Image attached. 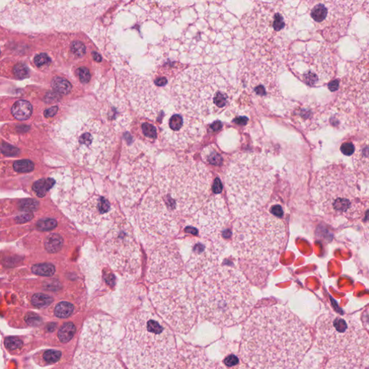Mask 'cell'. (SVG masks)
I'll use <instances>...</instances> for the list:
<instances>
[{
	"instance_id": "obj_1",
	"label": "cell",
	"mask_w": 369,
	"mask_h": 369,
	"mask_svg": "<svg viewBox=\"0 0 369 369\" xmlns=\"http://www.w3.org/2000/svg\"><path fill=\"white\" fill-rule=\"evenodd\" d=\"M307 325L282 305L263 306L243 325L239 356L254 368H296L313 345Z\"/></svg>"
},
{
	"instance_id": "obj_2",
	"label": "cell",
	"mask_w": 369,
	"mask_h": 369,
	"mask_svg": "<svg viewBox=\"0 0 369 369\" xmlns=\"http://www.w3.org/2000/svg\"><path fill=\"white\" fill-rule=\"evenodd\" d=\"M195 293L201 318L220 328L245 321L256 302L248 278L231 266H217L201 275Z\"/></svg>"
},
{
	"instance_id": "obj_3",
	"label": "cell",
	"mask_w": 369,
	"mask_h": 369,
	"mask_svg": "<svg viewBox=\"0 0 369 369\" xmlns=\"http://www.w3.org/2000/svg\"><path fill=\"white\" fill-rule=\"evenodd\" d=\"M121 350L130 368H174L177 353L173 333L148 310L137 312L127 320Z\"/></svg>"
},
{
	"instance_id": "obj_4",
	"label": "cell",
	"mask_w": 369,
	"mask_h": 369,
	"mask_svg": "<svg viewBox=\"0 0 369 369\" xmlns=\"http://www.w3.org/2000/svg\"><path fill=\"white\" fill-rule=\"evenodd\" d=\"M179 111L198 119L219 115L231 104L234 89L219 69L201 65L184 70L172 86Z\"/></svg>"
},
{
	"instance_id": "obj_5",
	"label": "cell",
	"mask_w": 369,
	"mask_h": 369,
	"mask_svg": "<svg viewBox=\"0 0 369 369\" xmlns=\"http://www.w3.org/2000/svg\"><path fill=\"white\" fill-rule=\"evenodd\" d=\"M315 346L326 358L325 368H368V333L353 317L330 313L320 315Z\"/></svg>"
},
{
	"instance_id": "obj_6",
	"label": "cell",
	"mask_w": 369,
	"mask_h": 369,
	"mask_svg": "<svg viewBox=\"0 0 369 369\" xmlns=\"http://www.w3.org/2000/svg\"><path fill=\"white\" fill-rule=\"evenodd\" d=\"M274 182L273 168L264 156L253 152L236 154L226 173L233 216L238 219L260 210L269 201Z\"/></svg>"
},
{
	"instance_id": "obj_7",
	"label": "cell",
	"mask_w": 369,
	"mask_h": 369,
	"mask_svg": "<svg viewBox=\"0 0 369 369\" xmlns=\"http://www.w3.org/2000/svg\"><path fill=\"white\" fill-rule=\"evenodd\" d=\"M360 177L343 162H335L318 172L313 196L319 214L328 217L358 220L368 211V194Z\"/></svg>"
},
{
	"instance_id": "obj_8",
	"label": "cell",
	"mask_w": 369,
	"mask_h": 369,
	"mask_svg": "<svg viewBox=\"0 0 369 369\" xmlns=\"http://www.w3.org/2000/svg\"><path fill=\"white\" fill-rule=\"evenodd\" d=\"M212 174L200 162L184 161L158 171L153 187L182 218L191 217L210 198Z\"/></svg>"
},
{
	"instance_id": "obj_9",
	"label": "cell",
	"mask_w": 369,
	"mask_h": 369,
	"mask_svg": "<svg viewBox=\"0 0 369 369\" xmlns=\"http://www.w3.org/2000/svg\"><path fill=\"white\" fill-rule=\"evenodd\" d=\"M286 239L284 222L260 210L238 218L231 234L232 246L237 256L258 266L273 264Z\"/></svg>"
},
{
	"instance_id": "obj_10",
	"label": "cell",
	"mask_w": 369,
	"mask_h": 369,
	"mask_svg": "<svg viewBox=\"0 0 369 369\" xmlns=\"http://www.w3.org/2000/svg\"><path fill=\"white\" fill-rule=\"evenodd\" d=\"M150 297L154 308L174 330L189 333L197 320V303L192 278L182 273L154 283Z\"/></svg>"
},
{
	"instance_id": "obj_11",
	"label": "cell",
	"mask_w": 369,
	"mask_h": 369,
	"mask_svg": "<svg viewBox=\"0 0 369 369\" xmlns=\"http://www.w3.org/2000/svg\"><path fill=\"white\" fill-rule=\"evenodd\" d=\"M57 136L77 163L88 167L105 166L113 155V132L95 119L78 121L70 130L60 128Z\"/></svg>"
},
{
	"instance_id": "obj_12",
	"label": "cell",
	"mask_w": 369,
	"mask_h": 369,
	"mask_svg": "<svg viewBox=\"0 0 369 369\" xmlns=\"http://www.w3.org/2000/svg\"><path fill=\"white\" fill-rule=\"evenodd\" d=\"M118 350L113 320L106 315H95L84 325L73 368H122L117 358Z\"/></svg>"
},
{
	"instance_id": "obj_13",
	"label": "cell",
	"mask_w": 369,
	"mask_h": 369,
	"mask_svg": "<svg viewBox=\"0 0 369 369\" xmlns=\"http://www.w3.org/2000/svg\"><path fill=\"white\" fill-rule=\"evenodd\" d=\"M280 52L271 41H254L247 47L236 71L239 88L260 95L276 91L281 69Z\"/></svg>"
},
{
	"instance_id": "obj_14",
	"label": "cell",
	"mask_w": 369,
	"mask_h": 369,
	"mask_svg": "<svg viewBox=\"0 0 369 369\" xmlns=\"http://www.w3.org/2000/svg\"><path fill=\"white\" fill-rule=\"evenodd\" d=\"M286 65L296 78L310 87H320L331 81L337 71L335 52L321 42H293Z\"/></svg>"
},
{
	"instance_id": "obj_15",
	"label": "cell",
	"mask_w": 369,
	"mask_h": 369,
	"mask_svg": "<svg viewBox=\"0 0 369 369\" xmlns=\"http://www.w3.org/2000/svg\"><path fill=\"white\" fill-rule=\"evenodd\" d=\"M102 254L113 270L127 279L139 276L142 265L139 246L127 219H113L101 244Z\"/></svg>"
},
{
	"instance_id": "obj_16",
	"label": "cell",
	"mask_w": 369,
	"mask_h": 369,
	"mask_svg": "<svg viewBox=\"0 0 369 369\" xmlns=\"http://www.w3.org/2000/svg\"><path fill=\"white\" fill-rule=\"evenodd\" d=\"M137 219L142 240L149 248L168 241L182 226V219L169 210L153 188L141 203Z\"/></svg>"
},
{
	"instance_id": "obj_17",
	"label": "cell",
	"mask_w": 369,
	"mask_h": 369,
	"mask_svg": "<svg viewBox=\"0 0 369 369\" xmlns=\"http://www.w3.org/2000/svg\"><path fill=\"white\" fill-rule=\"evenodd\" d=\"M368 48L358 60L349 64L342 81L337 107L339 112L348 114L359 125L357 112L364 127L368 128Z\"/></svg>"
},
{
	"instance_id": "obj_18",
	"label": "cell",
	"mask_w": 369,
	"mask_h": 369,
	"mask_svg": "<svg viewBox=\"0 0 369 369\" xmlns=\"http://www.w3.org/2000/svg\"><path fill=\"white\" fill-rule=\"evenodd\" d=\"M248 38L255 41H271L288 26V20L277 5L258 2L241 18Z\"/></svg>"
},
{
	"instance_id": "obj_19",
	"label": "cell",
	"mask_w": 369,
	"mask_h": 369,
	"mask_svg": "<svg viewBox=\"0 0 369 369\" xmlns=\"http://www.w3.org/2000/svg\"><path fill=\"white\" fill-rule=\"evenodd\" d=\"M60 206L72 220L89 231L96 230L113 215L108 199L97 194L79 202L67 203Z\"/></svg>"
},
{
	"instance_id": "obj_20",
	"label": "cell",
	"mask_w": 369,
	"mask_h": 369,
	"mask_svg": "<svg viewBox=\"0 0 369 369\" xmlns=\"http://www.w3.org/2000/svg\"><path fill=\"white\" fill-rule=\"evenodd\" d=\"M189 218L190 226L199 236H223V231L230 221V213L222 196H211Z\"/></svg>"
},
{
	"instance_id": "obj_21",
	"label": "cell",
	"mask_w": 369,
	"mask_h": 369,
	"mask_svg": "<svg viewBox=\"0 0 369 369\" xmlns=\"http://www.w3.org/2000/svg\"><path fill=\"white\" fill-rule=\"evenodd\" d=\"M225 248L223 236H199L193 242L191 256L186 263L188 274L196 279L217 266Z\"/></svg>"
},
{
	"instance_id": "obj_22",
	"label": "cell",
	"mask_w": 369,
	"mask_h": 369,
	"mask_svg": "<svg viewBox=\"0 0 369 369\" xmlns=\"http://www.w3.org/2000/svg\"><path fill=\"white\" fill-rule=\"evenodd\" d=\"M183 262L177 245L164 242L154 250L149 261L147 281L155 283L182 274Z\"/></svg>"
},
{
	"instance_id": "obj_23",
	"label": "cell",
	"mask_w": 369,
	"mask_h": 369,
	"mask_svg": "<svg viewBox=\"0 0 369 369\" xmlns=\"http://www.w3.org/2000/svg\"><path fill=\"white\" fill-rule=\"evenodd\" d=\"M164 137L175 148L186 149L199 142L204 134L203 124L198 118L174 114L168 121Z\"/></svg>"
},
{
	"instance_id": "obj_24",
	"label": "cell",
	"mask_w": 369,
	"mask_h": 369,
	"mask_svg": "<svg viewBox=\"0 0 369 369\" xmlns=\"http://www.w3.org/2000/svg\"><path fill=\"white\" fill-rule=\"evenodd\" d=\"M214 362L207 358L203 349L184 345L177 353L174 368H216Z\"/></svg>"
},
{
	"instance_id": "obj_25",
	"label": "cell",
	"mask_w": 369,
	"mask_h": 369,
	"mask_svg": "<svg viewBox=\"0 0 369 369\" xmlns=\"http://www.w3.org/2000/svg\"><path fill=\"white\" fill-rule=\"evenodd\" d=\"M309 8L323 5L330 11L333 18H349L363 6L365 0H302ZM336 20V19H335Z\"/></svg>"
},
{
	"instance_id": "obj_26",
	"label": "cell",
	"mask_w": 369,
	"mask_h": 369,
	"mask_svg": "<svg viewBox=\"0 0 369 369\" xmlns=\"http://www.w3.org/2000/svg\"><path fill=\"white\" fill-rule=\"evenodd\" d=\"M353 164L355 167V173L361 179H368V137L365 140L358 142L355 144V149L353 154Z\"/></svg>"
},
{
	"instance_id": "obj_27",
	"label": "cell",
	"mask_w": 369,
	"mask_h": 369,
	"mask_svg": "<svg viewBox=\"0 0 369 369\" xmlns=\"http://www.w3.org/2000/svg\"><path fill=\"white\" fill-rule=\"evenodd\" d=\"M320 107L318 105H303L298 107L293 111V118L304 129H313L316 128L318 123V113L320 111Z\"/></svg>"
},
{
	"instance_id": "obj_28",
	"label": "cell",
	"mask_w": 369,
	"mask_h": 369,
	"mask_svg": "<svg viewBox=\"0 0 369 369\" xmlns=\"http://www.w3.org/2000/svg\"><path fill=\"white\" fill-rule=\"evenodd\" d=\"M33 107L31 103L25 100H18L11 107L13 118L18 120H26L31 118Z\"/></svg>"
},
{
	"instance_id": "obj_29",
	"label": "cell",
	"mask_w": 369,
	"mask_h": 369,
	"mask_svg": "<svg viewBox=\"0 0 369 369\" xmlns=\"http://www.w3.org/2000/svg\"><path fill=\"white\" fill-rule=\"evenodd\" d=\"M310 16L313 18V21L318 24H323L332 20L336 21L332 16L328 8L323 5H316V6L310 8Z\"/></svg>"
},
{
	"instance_id": "obj_30",
	"label": "cell",
	"mask_w": 369,
	"mask_h": 369,
	"mask_svg": "<svg viewBox=\"0 0 369 369\" xmlns=\"http://www.w3.org/2000/svg\"><path fill=\"white\" fill-rule=\"evenodd\" d=\"M63 244L64 239L62 236L55 233L47 236L44 243L46 251L50 253H56L59 251Z\"/></svg>"
},
{
	"instance_id": "obj_31",
	"label": "cell",
	"mask_w": 369,
	"mask_h": 369,
	"mask_svg": "<svg viewBox=\"0 0 369 369\" xmlns=\"http://www.w3.org/2000/svg\"><path fill=\"white\" fill-rule=\"evenodd\" d=\"M76 333V327L72 323L64 324L58 332V337L63 343H68L72 340Z\"/></svg>"
},
{
	"instance_id": "obj_32",
	"label": "cell",
	"mask_w": 369,
	"mask_h": 369,
	"mask_svg": "<svg viewBox=\"0 0 369 369\" xmlns=\"http://www.w3.org/2000/svg\"><path fill=\"white\" fill-rule=\"evenodd\" d=\"M54 180L51 178L41 179L36 181L33 184V189L36 193L38 197H43L53 187Z\"/></svg>"
},
{
	"instance_id": "obj_33",
	"label": "cell",
	"mask_w": 369,
	"mask_h": 369,
	"mask_svg": "<svg viewBox=\"0 0 369 369\" xmlns=\"http://www.w3.org/2000/svg\"><path fill=\"white\" fill-rule=\"evenodd\" d=\"M32 271L38 276H52L54 274L56 268L51 263H40L32 267Z\"/></svg>"
},
{
	"instance_id": "obj_34",
	"label": "cell",
	"mask_w": 369,
	"mask_h": 369,
	"mask_svg": "<svg viewBox=\"0 0 369 369\" xmlns=\"http://www.w3.org/2000/svg\"><path fill=\"white\" fill-rule=\"evenodd\" d=\"M75 308L71 303L61 301V302L58 303L55 307L54 315H56V318H67L71 316Z\"/></svg>"
},
{
	"instance_id": "obj_35",
	"label": "cell",
	"mask_w": 369,
	"mask_h": 369,
	"mask_svg": "<svg viewBox=\"0 0 369 369\" xmlns=\"http://www.w3.org/2000/svg\"><path fill=\"white\" fill-rule=\"evenodd\" d=\"M52 87L59 93L67 95L70 93L72 90V85L66 79L62 77H56L52 81Z\"/></svg>"
},
{
	"instance_id": "obj_36",
	"label": "cell",
	"mask_w": 369,
	"mask_h": 369,
	"mask_svg": "<svg viewBox=\"0 0 369 369\" xmlns=\"http://www.w3.org/2000/svg\"><path fill=\"white\" fill-rule=\"evenodd\" d=\"M31 302L36 307L44 308L53 302V298L43 293H36L32 297Z\"/></svg>"
},
{
	"instance_id": "obj_37",
	"label": "cell",
	"mask_w": 369,
	"mask_h": 369,
	"mask_svg": "<svg viewBox=\"0 0 369 369\" xmlns=\"http://www.w3.org/2000/svg\"><path fill=\"white\" fill-rule=\"evenodd\" d=\"M13 169L16 172H19V173H26V172H31L34 169V164L28 159H22V160L16 161L13 163Z\"/></svg>"
},
{
	"instance_id": "obj_38",
	"label": "cell",
	"mask_w": 369,
	"mask_h": 369,
	"mask_svg": "<svg viewBox=\"0 0 369 369\" xmlns=\"http://www.w3.org/2000/svg\"><path fill=\"white\" fill-rule=\"evenodd\" d=\"M203 155H204V159H206V162L211 164L219 165L222 162V157H221L220 154L218 153L214 149L209 148L204 149Z\"/></svg>"
},
{
	"instance_id": "obj_39",
	"label": "cell",
	"mask_w": 369,
	"mask_h": 369,
	"mask_svg": "<svg viewBox=\"0 0 369 369\" xmlns=\"http://www.w3.org/2000/svg\"><path fill=\"white\" fill-rule=\"evenodd\" d=\"M86 46L82 42H72L71 46H70V52H71L72 56H75V58H81L86 54Z\"/></svg>"
},
{
	"instance_id": "obj_40",
	"label": "cell",
	"mask_w": 369,
	"mask_h": 369,
	"mask_svg": "<svg viewBox=\"0 0 369 369\" xmlns=\"http://www.w3.org/2000/svg\"><path fill=\"white\" fill-rule=\"evenodd\" d=\"M61 352L56 350H46L43 354V358L46 364H54L60 360Z\"/></svg>"
},
{
	"instance_id": "obj_41",
	"label": "cell",
	"mask_w": 369,
	"mask_h": 369,
	"mask_svg": "<svg viewBox=\"0 0 369 369\" xmlns=\"http://www.w3.org/2000/svg\"><path fill=\"white\" fill-rule=\"evenodd\" d=\"M56 221L52 219H41L36 224L38 229L43 231L53 230L56 227Z\"/></svg>"
},
{
	"instance_id": "obj_42",
	"label": "cell",
	"mask_w": 369,
	"mask_h": 369,
	"mask_svg": "<svg viewBox=\"0 0 369 369\" xmlns=\"http://www.w3.org/2000/svg\"><path fill=\"white\" fill-rule=\"evenodd\" d=\"M20 209L21 211H26V212H32L37 210L38 208V201L33 200V199H23L20 202Z\"/></svg>"
},
{
	"instance_id": "obj_43",
	"label": "cell",
	"mask_w": 369,
	"mask_h": 369,
	"mask_svg": "<svg viewBox=\"0 0 369 369\" xmlns=\"http://www.w3.org/2000/svg\"><path fill=\"white\" fill-rule=\"evenodd\" d=\"M13 75L16 78L23 80V79L27 78L29 75V70L23 64H17L16 66L13 67Z\"/></svg>"
},
{
	"instance_id": "obj_44",
	"label": "cell",
	"mask_w": 369,
	"mask_h": 369,
	"mask_svg": "<svg viewBox=\"0 0 369 369\" xmlns=\"http://www.w3.org/2000/svg\"><path fill=\"white\" fill-rule=\"evenodd\" d=\"M5 345L8 350H16L23 347V341L17 337H8L5 340Z\"/></svg>"
},
{
	"instance_id": "obj_45",
	"label": "cell",
	"mask_w": 369,
	"mask_h": 369,
	"mask_svg": "<svg viewBox=\"0 0 369 369\" xmlns=\"http://www.w3.org/2000/svg\"><path fill=\"white\" fill-rule=\"evenodd\" d=\"M34 63L36 67L42 68V67H48L51 63V59L46 53H39L35 56Z\"/></svg>"
},
{
	"instance_id": "obj_46",
	"label": "cell",
	"mask_w": 369,
	"mask_h": 369,
	"mask_svg": "<svg viewBox=\"0 0 369 369\" xmlns=\"http://www.w3.org/2000/svg\"><path fill=\"white\" fill-rule=\"evenodd\" d=\"M2 154L7 156V157H12V156H16L19 152V150L16 147L10 145L8 144H3L0 147Z\"/></svg>"
},
{
	"instance_id": "obj_47",
	"label": "cell",
	"mask_w": 369,
	"mask_h": 369,
	"mask_svg": "<svg viewBox=\"0 0 369 369\" xmlns=\"http://www.w3.org/2000/svg\"><path fill=\"white\" fill-rule=\"evenodd\" d=\"M77 74L82 83H87L91 78L90 72L86 67H82L78 68V70H77Z\"/></svg>"
},
{
	"instance_id": "obj_48",
	"label": "cell",
	"mask_w": 369,
	"mask_h": 369,
	"mask_svg": "<svg viewBox=\"0 0 369 369\" xmlns=\"http://www.w3.org/2000/svg\"><path fill=\"white\" fill-rule=\"evenodd\" d=\"M142 129H143V133L146 137H149V138H155L157 136V131L154 128V126L151 125L149 124H144L142 126Z\"/></svg>"
},
{
	"instance_id": "obj_49",
	"label": "cell",
	"mask_w": 369,
	"mask_h": 369,
	"mask_svg": "<svg viewBox=\"0 0 369 369\" xmlns=\"http://www.w3.org/2000/svg\"><path fill=\"white\" fill-rule=\"evenodd\" d=\"M354 149H355V144L351 142H344L340 147L342 153L346 156H351L353 153Z\"/></svg>"
},
{
	"instance_id": "obj_50",
	"label": "cell",
	"mask_w": 369,
	"mask_h": 369,
	"mask_svg": "<svg viewBox=\"0 0 369 369\" xmlns=\"http://www.w3.org/2000/svg\"><path fill=\"white\" fill-rule=\"evenodd\" d=\"M22 4L31 6H41L46 5L52 0H18Z\"/></svg>"
},
{
	"instance_id": "obj_51",
	"label": "cell",
	"mask_w": 369,
	"mask_h": 369,
	"mask_svg": "<svg viewBox=\"0 0 369 369\" xmlns=\"http://www.w3.org/2000/svg\"><path fill=\"white\" fill-rule=\"evenodd\" d=\"M224 365L227 367H233L239 364V358L235 355H228L224 360Z\"/></svg>"
},
{
	"instance_id": "obj_52",
	"label": "cell",
	"mask_w": 369,
	"mask_h": 369,
	"mask_svg": "<svg viewBox=\"0 0 369 369\" xmlns=\"http://www.w3.org/2000/svg\"><path fill=\"white\" fill-rule=\"evenodd\" d=\"M26 321L27 323L30 324L31 325H33V326L40 325L41 323V320L39 317L33 313H29L27 315Z\"/></svg>"
},
{
	"instance_id": "obj_53",
	"label": "cell",
	"mask_w": 369,
	"mask_h": 369,
	"mask_svg": "<svg viewBox=\"0 0 369 369\" xmlns=\"http://www.w3.org/2000/svg\"><path fill=\"white\" fill-rule=\"evenodd\" d=\"M271 214L273 216H276L278 218L282 217L283 214V211L282 208L280 206H273L271 209Z\"/></svg>"
},
{
	"instance_id": "obj_54",
	"label": "cell",
	"mask_w": 369,
	"mask_h": 369,
	"mask_svg": "<svg viewBox=\"0 0 369 369\" xmlns=\"http://www.w3.org/2000/svg\"><path fill=\"white\" fill-rule=\"evenodd\" d=\"M58 111V107L53 106L51 107L50 108L47 109L45 111L44 115L46 118H50V117H53Z\"/></svg>"
},
{
	"instance_id": "obj_55",
	"label": "cell",
	"mask_w": 369,
	"mask_h": 369,
	"mask_svg": "<svg viewBox=\"0 0 369 369\" xmlns=\"http://www.w3.org/2000/svg\"><path fill=\"white\" fill-rule=\"evenodd\" d=\"M221 190H222V186H221L220 180L216 179L214 186H213V191H214V194H221Z\"/></svg>"
},
{
	"instance_id": "obj_56",
	"label": "cell",
	"mask_w": 369,
	"mask_h": 369,
	"mask_svg": "<svg viewBox=\"0 0 369 369\" xmlns=\"http://www.w3.org/2000/svg\"><path fill=\"white\" fill-rule=\"evenodd\" d=\"M167 79L164 78V77H159V78H157V80L154 81V83L157 85H159V86H164V85H165L166 84H167Z\"/></svg>"
},
{
	"instance_id": "obj_57",
	"label": "cell",
	"mask_w": 369,
	"mask_h": 369,
	"mask_svg": "<svg viewBox=\"0 0 369 369\" xmlns=\"http://www.w3.org/2000/svg\"><path fill=\"white\" fill-rule=\"evenodd\" d=\"M92 56H93V58L95 59V61H96L97 62H100L102 61L101 56H100L99 53H97V52H93V53H92Z\"/></svg>"
},
{
	"instance_id": "obj_58",
	"label": "cell",
	"mask_w": 369,
	"mask_h": 369,
	"mask_svg": "<svg viewBox=\"0 0 369 369\" xmlns=\"http://www.w3.org/2000/svg\"><path fill=\"white\" fill-rule=\"evenodd\" d=\"M338 86L339 84L338 82H331V83H330V85H329V87H330V90H337Z\"/></svg>"
},
{
	"instance_id": "obj_59",
	"label": "cell",
	"mask_w": 369,
	"mask_h": 369,
	"mask_svg": "<svg viewBox=\"0 0 369 369\" xmlns=\"http://www.w3.org/2000/svg\"><path fill=\"white\" fill-rule=\"evenodd\" d=\"M208 3H214V4H221L224 0H204Z\"/></svg>"
}]
</instances>
